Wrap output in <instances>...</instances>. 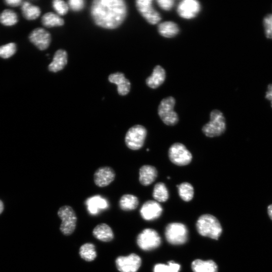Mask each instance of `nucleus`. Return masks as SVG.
I'll use <instances>...</instances> for the list:
<instances>
[{"label":"nucleus","instance_id":"6ab92c4d","mask_svg":"<svg viewBox=\"0 0 272 272\" xmlns=\"http://www.w3.org/2000/svg\"><path fill=\"white\" fill-rule=\"evenodd\" d=\"M68 63V54L63 50H58L54 56L53 61L49 65L48 68L50 72L56 73L62 70Z\"/></svg>","mask_w":272,"mask_h":272},{"label":"nucleus","instance_id":"b1692460","mask_svg":"<svg viewBox=\"0 0 272 272\" xmlns=\"http://www.w3.org/2000/svg\"><path fill=\"white\" fill-rule=\"evenodd\" d=\"M21 8L23 16L27 20H35L41 14V10L39 7L33 5L27 1H23Z\"/></svg>","mask_w":272,"mask_h":272},{"label":"nucleus","instance_id":"e433bc0d","mask_svg":"<svg viewBox=\"0 0 272 272\" xmlns=\"http://www.w3.org/2000/svg\"><path fill=\"white\" fill-rule=\"evenodd\" d=\"M4 2L7 6L16 7L21 6L23 1L22 0H6Z\"/></svg>","mask_w":272,"mask_h":272},{"label":"nucleus","instance_id":"f03ea898","mask_svg":"<svg viewBox=\"0 0 272 272\" xmlns=\"http://www.w3.org/2000/svg\"><path fill=\"white\" fill-rule=\"evenodd\" d=\"M196 227L200 235L216 240L218 239L222 232V228L218 220L210 215L200 217Z\"/></svg>","mask_w":272,"mask_h":272},{"label":"nucleus","instance_id":"9d476101","mask_svg":"<svg viewBox=\"0 0 272 272\" xmlns=\"http://www.w3.org/2000/svg\"><path fill=\"white\" fill-rule=\"evenodd\" d=\"M136 6L139 12L149 24L156 25L161 21V14L154 8L153 0H137Z\"/></svg>","mask_w":272,"mask_h":272},{"label":"nucleus","instance_id":"f8f14e48","mask_svg":"<svg viewBox=\"0 0 272 272\" xmlns=\"http://www.w3.org/2000/svg\"><path fill=\"white\" fill-rule=\"evenodd\" d=\"M201 10V4L196 0H184L178 4L177 13L181 18L192 19L198 16Z\"/></svg>","mask_w":272,"mask_h":272},{"label":"nucleus","instance_id":"412c9836","mask_svg":"<svg viewBox=\"0 0 272 272\" xmlns=\"http://www.w3.org/2000/svg\"><path fill=\"white\" fill-rule=\"evenodd\" d=\"M158 32L161 36L165 38H173L179 33L178 25L172 21H165L158 26Z\"/></svg>","mask_w":272,"mask_h":272},{"label":"nucleus","instance_id":"7c9ffc66","mask_svg":"<svg viewBox=\"0 0 272 272\" xmlns=\"http://www.w3.org/2000/svg\"><path fill=\"white\" fill-rule=\"evenodd\" d=\"M180 265L173 261L168 263V265L159 264L154 268V272H179Z\"/></svg>","mask_w":272,"mask_h":272},{"label":"nucleus","instance_id":"9b49d317","mask_svg":"<svg viewBox=\"0 0 272 272\" xmlns=\"http://www.w3.org/2000/svg\"><path fill=\"white\" fill-rule=\"evenodd\" d=\"M141 264V258L136 254L119 256L115 260L116 268L120 272H137Z\"/></svg>","mask_w":272,"mask_h":272},{"label":"nucleus","instance_id":"a211bd4d","mask_svg":"<svg viewBox=\"0 0 272 272\" xmlns=\"http://www.w3.org/2000/svg\"><path fill=\"white\" fill-rule=\"evenodd\" d=\"M158 176V171L156 167L151 165H144L139 170V180L144 186L152 184Z\"/></svg>","mask_w":272,"mask_h":272},{"label":"nucleus","instance_id":"2f4dec72","mask_svg":"<svg viewBox=\"0 0 272 272\" xmlns=\"http://www.w3.org/2000/svg\"><path fill=\"white\" fill-rule=\"evenodd\" d=\"M17 51L15 43H9L0 47V57L7 59L12 56Z\"/></svg>","mask_w":272,"mask_h":272},{"label":"nucleus","instance_id":"473e14b6","mask_svg":"<svg viewBox=\"0 0 272 272\" xmlns=\"http://www.w3.org/2000/svg\"><path fill=\"white\" fill-rule=\"evenodd\" d=\"M52 6L55 11L60 16L66 15L69 10L68 4L62 0H54Z\"/></svg>","mask_w":272,"mask_h":272},{"label":"nucleus","instance_id":"423d86ee","mask_svg":"<svg viewBox=\"0 0 272 272\" xmlns=\"http://www.w3.org/2000/svg\"><path fill=\"white\" fill-rule=\"evenodd\" d=\"M57 215L62 221L60 226V231L66 236L71 235L75 230L77 221L73 209L70 206H63L59 209Z\"/></svg>","mask_w":272,"mask_h":272},{"label":"nucleus","instance_id":"1a4fd4ad","mask_svg":"<svg viewBox=\"0 0 272 272\" xmlns=\"http://www.w3.org/2000/svg\"><path fill=\"white\" fill-rule=\"evenodd\" d=\"M137 243L142 250L150 251L158 248L162 244V239L157 231L147 228L138 235Z\"/></svg>","mask_w":272,"mask_h":272},{"label":"nucleus","instance_id":"20e7f679","mask_svg":"<svg viewBox=\"0 0 272 272\" xmlns=\"http://www.w3.org/2000/svg\"><path fill=\"white\" fill-rule=\"evenodd\" d=\"M176 101L172 97L163 99L158 108V114L163 122L167 126L176 125L179 121L177 113L174 111Z\"/></svg>","mask_w":272,"mask_h":272},{"label":"nucleus","instance_id":"5701e85b","mask_svg":"<svg viewBox=\"0 0 272 272\" xmlns=\"http://www.w3.org/2000/svg\"><path fill=\"white\" fill-rule=\"evenodd\" d=\"M192 269L193 272H218L217 264L212 260H196L192 264Z\"/></svg>","mask_w":272,"mask_h":272},{"label":"nucleus","instance_id":"0eeeda50","mask_svg":"<svg viewBox=\"0 0 272 272\" xmlns=\"http://www.w3.org/2000/svg\"><path fill=\"white\" fill-rule=\"evenodd\" d=\"M147 135V130L144 126L135 125L131 127L126 134V145L132 150H139L144 146Z\"/></svg>","mask_w":272,"mask_h":272},{"label":"nucleus","instance_id":"7ed1b4c3","mask_svg":"<svg viewBox=\"0 0 272 272\" xmlns=\"http://www.w3.org/2000/svg\"><path fill=\"white\" fill-rule=\"evenodd\" d=\"M226 130V119L223 113L218 109L212 111L210 121L202 128L204 134L209 138L219 137Z\"/></svg>","mask_w":272,"mask_h":272},{"label":"nucleus","instance_id":"a878e982","mask_svg":"<svg viewBox=\"0 0 272 272\" xmlns=\"http://www.w3.org/2000/svg\"><path fill=\"white\" fill-rule=\"evenodd\" d=\"M42 23L45 27L52 28L63 26L65 22L58 15L53 12H48L43 16Z\"/></svg>","mask_w":272,"mask_h":272},{"label":"nucleus","instance_id":"39448f33","mask_svg":"<svg viewBox=\"0 0 272 272\" xmlns=\"http://www.w3.org/2000/svg\"><path fill=\"white\" fill-rule=\"evenodd\" d=\"M168 154L170 162L179 166L188 165L193 160L190 151L185 145L180 143L173 144L169 148Z\"/></svg>","mask_w":272,"mask_h":272},{"label":"nucleus","instance_id":"f257e3e1","mask_svg":"<svg viewBox=\"0 0 272 272\" xmlns=\"http://www.w3.org/2000/svg\"><path fill=\"white\" fill-rule=\"evenodd\" d=\"M90 12L96 25L105 29H114L125 21L128 7L123 0H95Z\"/></svg>","mask_w":272,"mask_h":272},{"label":"nucleus","instance_id":"58836bf2","mask_svg":"<svg viewBox=\"0 0 272 272\" xmlns=\"http://www.w3.org/2000/svg\"><path fill=\"white\" fill-rule=\"evenodd\" d=\"M268 213L270 218L272 220V205H271L268 207Z\"/></svg>","mask_w":272,"mask_h":272},{"label":"nucleus","instance_id":"bb28decb","mask_svg":"<svg viewBox=\"0 0 272 272\" xmlns=\"http://www.w3.org/2000/svg\"><path fill=\"white\" fill-rule=\"evenodd\" d=\"M79 255L86 262H92L97 257L95 246L92 243H86L80 248Z\"/></svg>","mask_w":272,"mask_h":272},{"label":"nucleus","instance_id":"4c0bfd02","mask_svg":"<svg viewBox=\"0 0 272 272\" xmlns=\"http://www.w3.org/2000/svg\"><path fill=\"white\" fill-rule=\"evenodd\" d=\"M266 98L269 101H272V84L268 86V91L266 94Z\"/></svg>","mask_w":272,"mask_h":272},{"label":"nucleus","instance_id":"a19ab883","mask_svg":"<svg viewBox=\"0 0 272 272\" xmlns=\"http://www.w3.org/2000/svg\"><path fill=\"white\" fill-rule=\"evenodd\" d=\"M271 106L272 107V101H271Z\"/></svg>","mask_w":272,"mask_h":272},{"label":"nucleus","instance_id":"393cba45","mask_svg":"<svg viewBox=\"0 0 272 272\" xmlns=\"http://www.w3.org/2000/svg\"><path fill=\"white\" fill-rule=\"evenodd\" d=\"M139 204L138 197L132 194H125L121 197L119 201L120 209L125 211L135 210Z\"/></svg>","mask_w":272,"mask_h":272},{"label":"nucleus","instance_id":"dca6fc26","mask_svg":"<svg viewBox=\"0 0 272 272\" xmlns=\"http://www.w3.org/2000/svg\"><path fill=\"white\" fill-rule=\"evenodd\" d=\"M85 204L90 215L96 216L98 215L102 210L109 208L107 200L100 195L90 197L86 201Z\"/></svg>","mask_w":272,"mask_h":272},{"label":"nucleus","instance_id":"f704fd0d","mask_svg":"<svg viewBox=\"0 0 272 272\" xmlns=\"http://www.w3.org/2000/svg\"><path fill=\"white\" fill-rule=\"evenodd\" d=\"M69 8L75 12H79L84 9L85 2L83 0H70L68 2Z\"/></svg>","mask_w":272,"mask_h":272},{"label":"nucleus","instance_id":"f3484780","mask_svg":"<svg viewBox=\"0 0 272 272\" xmlns=\"http://www.w3.org/2000/svg\"><path fill=\"white\" fill-rule=\"evenodd\" d=\"M109 80L116 85L117 92L120 96H125L130 93L131 83L124 74L119 72L112 74L109 76Z\"/></svg>","mask_w":272,"mask_h":272},{"label":"nucleus","instance_id":"c756f323","mask_svg":"<svg viewBox=\"0 0 272 272\" xmlns=\"http://www.w3.org/2000/svg\"><path fill=\"white\" fill-rule=\"evenodd\" d=\"M17 14L13 10L6 9L0 14V23L6 26H12L17 23Z\"/></svg>","mask_w":272,"mask_h":272},{"label":"nucleus","instance_id":"aec40b11","mask_svg":"<svg viewBox=\"0 0 272 272\" xmlns=\"http://www.w3.org/2000/svg\"><path fill=\"white\" fill-rule=\"evenodd\" d=\"M166 79V72L160 65L154 69L152 75L146 80L147 85L152 89H157L163 84Z\"/></svg>","mask_w":272,"mask_h":272},{"label":"nucleus","instance_id":"4be33fe9","mask_svg":"<svg viewBox=\"0 0 272 272\" xmlns=\"http://www.w3.org/2000/svg\"><path fill=\"white\" fill-rule=\"evenodd\" d=\"M94 236L103 242L111 241L114 238V234L111 227L107 224L98 225L93 230Z\"/></svg>","mask_w":272,"mask_h":272},{"label":"nucleus","instance_id":"cd10ccee","mask_svg":"<svg viewBox=\"0 0 272 272\" xmlns=\"http://www.w3.org/2000/svg\"><path fill=\"white\" fill-rule=\"evenodd\" d=\"M178 195L185 202H190L194 196V188L189 183L184 182L176 186Z\"/></svg>","mask_w":272,"mask_h":272},{"label":"nucleus","instance_id":"ea45409f","mask_svg":"<svg viewBox=\"0 0 272 272\" xmlns=\"http://www.w3.org/2000/svg\"><path fill=\"white\" fill-rule=\"evenodd\" d=\"M4 210V204L2 201L0 200V215L2 213Z\"/></svg>","mask_w":272,"mask_h":272},{"label":"nucleus","instance_id":"6e6552de","mask_svg":"<svg viewBox=\"0 0 272 272\" xmlns=\"http://www.w3.org/2000/svg\"><path fill=\"white\" fill-rule=\"evenodd\" d=\"M165 237L168 243L173 245H181L186 243L188 239L187 227L180 223L168 224L165 230Z\"/></svg>","mask_w":272,"mask_h":272},{"label":"nucleus","instance_id":"c85d7f7f","mask_svg":"<svg viewBox=\"0 0 272 272\" xmlns=\"http://www.w3.org/2000/svg\"><path fill=\"white\" fill-rule=\"evenodd\" d=\"M153 197L159 202H165L169 198V192L165 184L162 182L157 183L154 187Z\"/></svg>","mask_w":272,"mask_h":272},{"label":"nucleus","instance_id":"72a5a7b5","mask_svg":"<svg viewBox=\"0 0 272 272\" xmlns=\"http://www.w3.org/2000/svg\"><path fill=\"white\" fill-rule=\"evenodd\" d=\"M265 33L267 38L272 39V14H267L264 18Z\"/></svg>","mask_w":272,"mask_h":272},{"label":"nucleus","instance_id":"ddd939ff","mask_svg":"<svg viewBox=\"0 0 272 272\" xmlns=\"http://www.w3.org/2000/svg\"><path fill=\"white\" fill-rule=\"evenodd\" d=\"M29 40L41 51L47 50L51 43V35L43 28H37L30 34Z\"/></svg>","mask_w":272,"mask_h":272},{"label":"nucleus","instance_id":"c9c22d12","mask_svg":"<svg viewBox=\"0 0 272 272\" xmlns=\"http://www.w3.org/2000/svg\"><path fill=\"white\" fill-rule=\"evenodd\" d=\"M157 3L161 9L165 11L171 10L174 5L173 0H158Z\"/></svg>","mask_w":272,"mask_h":272},{"label":"nucleus","instance_id":"4468645a","mask_svg":"<svg viewBox=\"0 0 272 272\" xmlns=\"http://www.w3.org/2000/svg\"><path fill=\"white\" fill-rule=\"evenodd\" d=\"M163 208L157 201H147L144 203L140 209L142 218L147 221H153L158 219L163 214Z\"/></svg>","mask_w":272,"mask_h":272},{"label":"nucleus","instance_id":"2eb2a0df","mask_svg":"<svg viewBox=\"0 0 272 272\" xmlns=\"http://www.w3.org/2000/svg\"><path fill=\"white\" fill-rule=\"evenodd\" d=\"M115 176V172L111 167H101L97 169L94 173L95 184L100 188L107 187L113 182Z\"/></svg>","mask_w":272,"mask_h":272}]
</instances>
